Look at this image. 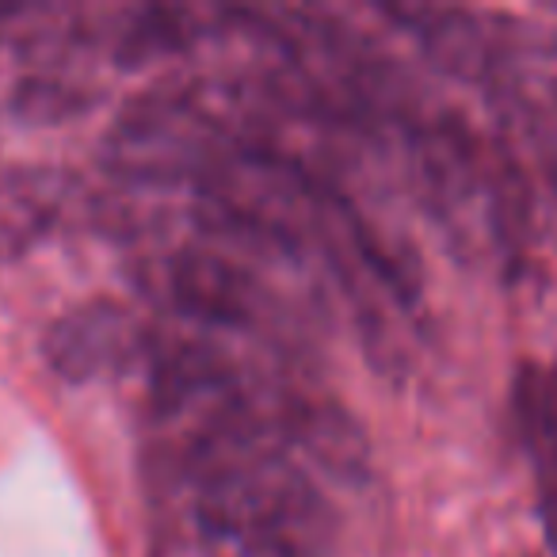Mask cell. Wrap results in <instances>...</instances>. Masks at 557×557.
<instances>
[{"mask_svg": "<svg viewBox=\"0 0 557 557\" xmlns=\"http://www.w3.org/2000/svg\"><path fill=\"white\" fill-rule=\"evenodd\" d=\"M195 519L225 549L302 554L333 527L325 496L278 447L260 412L218 424L187 440L184 458Z\"/></svg>", "mask_w": 557, "mask_h": 557, "instance_id": "obj_1", "label": "cell"}, {"mask_svg": "<svg viewBox=\"0 0 557 557\" xmlns=\"http://www.w3.org/2000/svg\"><path fill=\"white\" fill-rule=\"evenodd\" d=\"M157 290L180 318L207 333L260 329L271 310L260 278L248 275L218 245H191L169 252L157 263Z\"/></svg>", "mask_w": 557, "mask_h": 557, "instance_id": "obj_2", "label": "cell"}, {"mask_svg": "<svg viewBox=\"0 0 557 557\" xmlns=\"http://www.w3.org/2000/svg\"><path fill=\"white\" fill-rule=\"evenodd\" d=\"M153 333L134 310L108 298L65 310L42 336L47 367L65 382H96L149 359Z\"/></svg>", "mask_w": 557, "mask_h": 557, "instance_id": "obj_3", "label": "cell"}, {"mask_svg": "<svg viewBox=\"0 0 557 557\" xmlns=\"http://www.w3.org/2000/svg\"><path fill=\"white\" fill-rule=\"evenodd\" d=\"M271 428H275L278 447L287 450V455H302L325 478L356 488L371 481V440H367L363 424L333 397L275 389Z\"/></svg>", "mask_w": 557, "mask_h": 557, "instance_id": "obj_4", "label": "cell"}, {"mask_svg": "<svg viewBox=\"0 0 557 557\" xmlns=\"http://www.w3.org/2000/svg\"><path fill=\"white\" fill-rule=\"evenodd\" d=\"M77 214H100V199H92L77 176L47 164L4 169L0 172V260H20L27 248H35Z\"/></svg>", "mask_w": 557, "mask_h": 557, "instance_id": "obj_5", "label": "cell"}, {"mask_svg": "<svg viewBox=\"0 0 557 557\" xmlns=\"http://www.w3.org/2000/svg\"><path fill=\"white\" fill-rule=\"evenodd\" d=\"M386 12L420 42V50L447 77L478 81V85L496 81L504 47L493 35V27H485L478 16L462 9H432V4H397Z\"/></svg>", "mask_w": 557, "mask_h": 557, "instance_id": "obj_6", "label": "cell"}, {"mask_svg": "<svg viewBox=\"0 0 557 557\" xmlns=\"http://www.w3.org/2000/svg\"><path fill=\"white\" fill-rule=\"evenodd\" d=\"M516 417L546 493H557V367L527 363L516 379Z\"/></svg>", "mask_w": 557, "mask_h": 557, "instance_id": "obj_7", "label": "cell"}, {"mask_svg": "<svg viewBox=\"0 0 557 557\" xmlns=\"http://www.w3.org/2000/svg\"><path fill=\"white\" fill-rule=\"evenodd\" d=\"M12 111L27 123H70L96 103V92L58 73H32L12 88Z\"/></svg>", "mask_w": 557, "mask_h": 557, "instance_id": "obj_8", "label": "cell"}, {"mask_svg": "<svg viewBox=\"0 0 557 557\" xmlns=\"http://www.w3.org/2000/svg\"><path fill=\"white\" fill-rule=\"evenodd\" d=\"M233 557H302V554H275V549H233Z\"/></svg>", "mask_w": 557, "mask_h": 557, "instance_id": "obj_9", "label": "cell"}]
</instances>
